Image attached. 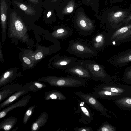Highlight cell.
<instances>
[{
  "label": "cell",
  "mask_w": 131,
  "mask_h": 131,
  "mask_svg": "<svg viewBox=\"0 0 131 131\" xmlns=\"http://www.w3.org/2000/svg\"><path fill=\"white\" fill-rule=\"evenodd\" d=\"M12 5L21 17L26 24L32 23L41 16L42 5H34L23 0H11Z\"/></svg>",
  "instance_id": "6da1fadb"
},
{
  "label": "cell",
  "mask_w": 131,
  "mask_h": 131,
  "mask_svg": "<svg viewBox=\"0 0 131 131\" xmlns=\"http://www.w3.org/2000/svg\"><path fill=\"white\" fill-rule=\"evenodd\" d=\"M8 32L11 37L17 38L24 42H28L26 24L14 9H10L8 13Z\"/></svg>",
  "instance_id": "7a4b0ae2"
},
{
  "label": "cell",
  "mask_w": 131,
  "mask_h": 131,
  "mask_svg": "<svg viewBox=\"0 0 131 131\" xmlns=\"http://www.w3.org/2000/svg\"><path fill=\"white\" fill-rule=\"evenodd\" d=\"M38 80L47 82L52 86L62 87L83 86L86 84L83 79L73 76H46L39 79Z\"/></svg>",
  "instance_id": "3957f363"
},
{
  "label": "cell",
  "mask_w": 131,
  "mask_h": 131,
  "mask_svg": "<svg viewBox=\"0 0 131 131\" xmlns=\"http://www.w3.org/2000/svg\"><path fill=\"white\" fill-rule=\"evenodd\" d=\"M70 53L82 58H90L98 55L97 51L81 41L71 42L67 49Z\"/></svg>",
  "instance_id": "277c9868"
},
{
  "label": "cell",
  "mask_w": 131,
  "mask_h": 131,
  "mask_svg": "<svg viewBox=\"0 0 131 131\" xmlns=\"http://www.w3.org/2000/svg\"><path fill=\"white\" fill-rule=\"evenodd\" d=\"M81 61L89 72L92 79L105 83H110L112 80L113 77L107 74L103 67L101 65L93 60Z\"/></svg>",
  "instance_id": "5b68a950"
},
{
  "label": "cell",
  "mask_w": 131,
  "mask_h": 131,
  "mask_svg": "<svg viewBox=\"0 0 131 131\" xmlns=\"http://www.w3.org/2000/svg\"><path fill=\"white\" fill-rule=\"evenodd\" d=\"M75 94L81 100L84 101L91 107L100 112L106 117L110 118L111 116L108 115V112L117 118V116L114 113L108 110L103 106L98 100L97 99L90 93H84L82 92L76 91Z\"/></svg>",
  "instance_id": "8992f818"
},
{
  "label": "cell",
  "mask_w": 131,
  "mask_h": 131,
  "mask_svg": "<svg viewBox=\"0 0 131 131\" xmlns=\"http://www.w3.org/2000/svg\"><path fill=\"white\" fill-rule=\"evenodd\" d=\"M12 5L11 0H0V13L2 33V41L4 43L6 39L8 14Z\"/></svg>",
  "instance_id": "52a82bcc"
},
{
  "label": "cell",
  "mask_w": 131,
  "mask_h": 131,
  "mask_svg": "<svg viewBox=\"0 0 131 131\" xmlns=\"http://www.w3.org/2000/svg\"><path fill=\"white\" fill-rule=\"evenodd\" d=\"M65 70L68 73L82 79H92L89 72L81 60H77Z\"/></svg>",
  "instance_id": "ba28073f"
},
{
  "label": "cell",
  "mask_w": 131,
  "mask_h": 131,
  "mask_svg": "<svg viewBox=\"0 0 131 131\" xmlns=\"http://www.w3.org/2000/svg\"><path fill=\"white\" fill-rule=\"evenodd\" d=\"M86 104L82 100L79 101L75 113L81 115L79 122L84 124H88L94 118V115L87 106Z\"/></svg>",
  "instance_id": "9c48e42d"
},
{
  "label": "cell",
  "mask_w": 131,
  "mask_h": 131,
  "mask_svg": "<svg viewBox=\"0 0 131 131\" xmlns=\"http://www.w3.org/2000/svg\"><path fill=\"white\" fill-rule=\"evenodd\" d=\"M109 61L115 67H123L127 65L131 62V48L113 56Z\"/></svg>",
  "instance_id": "30bf717a"
},
{
  "label": "cell",
  "mask_w": 131,
  "mask_h": 131,
  "mask_svg": "<svg viewBox=\"0 0 131 131\" xmlns=\"http://www.w3.org/2000/svg\"><path fill=\"white\" fill-rule=\"evenodd\" d=\"M99 89L112 92L131 96V86L108 83H102L96 86Z\"/></svg>",
  "instance_id": "8fae6325"
},
{
  "label": "cell",
  "mask_w": 131,
  "mask_h": 131,
  "mask_svg": "<svg viewBox=\"0 0 131 131\" xmlns=\"http://www.w3.org/2000/svg\"><path fill=\"white\" fill-rule=\"evenodd\" d=\"M111 44L109 33H100L93 39L92 42L93 48L96 51L103 50L107 46Z\"/></svg>",
  "instance_id": "7c38bea8"
},
{
  "label": "cell",
  "mask_w": 131,
  "mask_h": 131,
  "mask_svg": "<svg viewBox=\"0 0 131 131\" xmlns=\"http://www.w3.org/2000/svg\"><path fill=\"white\" fill-rule=\"evenodd\" d=\"M93 89L94 91L91 93L97 99L113 101L123 97L127 96L124 94L100 89L96 87L93 88Z\"/></svg>",
  "instance_id": "4fadbf2b"
},
{
  "label": "cell",
  "mask_w": 131,
  "mask_h": 131,
  "mask_svg": "<svg viewBox=\"0 0 131 131\" xmlns=\"http://www.w3.org/2000/svg\"><path fill=\"white\" fill-rule=\"evenodd\" d=\"M23 86L20 84L14 83L6 85L0 88V102L21 89Z\"/></svg>",
  "instance_id": "5bb4252c"
},
{
  "label": "cell",
  "mask_w": 131,
  "mask_h": 131,
  "mask_svg": "<svg viewBox=\"0 0 131 131\" xmlns=\"http://www.w3.org/2000/svg\"><path fill=\"white\" fill-rule=\"evenodd\" d=\"M31 97L30 95H27L14 104L7 107L0 112V118L5 117L8 113L19 107H25L29 103Z\"/></svg>",
  "instance_id": "9a60e30c"
},
{
  "label": "cell",
  "mask_w": 131,
  "mask_h": 131,
  "mask_svg": "<svg viewBox=\"0 0 131 131\" xmlns=\"http://www.w3.org/2000/svg\"><path fill=\"white\" fill-rule=\"evenodd\" d=\"M29 90L25 85L22 88L17 91L6 99L0 104V109L8 106L13 102L27 93Z\"/></svg>",
  "instance_id": "2e32d148"
},
{
  "label": "cell",
  "mask_w": 131,
  "mask_h": 131,
  "mask_svg": "<svg viewBox=\"0 0 131 131\" xmlns=\"http://www.w3.org/2000/svg\"><path fill=\"white\" fill-rule=\"evenodd\" d=\"M18 68L10 69L6 71L0 77V87L6 85L14 80L18 75Z\"/></svg>",
  "instance_id": "e0dca14e"
},
{
  "label": "cell",
  "mask_w": 131,
  "mask_h": 131,
  "mask_svg": "<svg viewBox=\"0 0 131 131\" xmlns=\"http://www.w3.org/2000/svg\"><path fill=\"white\" fill-rule=\"evenodd\" d=\"M77 61L76 58L73 57L61 56L57 60L54 65L59 69H66Z\"/></svg>",
  "instance_id": "ac0fdd59"
},
{
  "label": "cell",
  "mask_w": 131,
  "mask_h": 131,
  "mask_svg": "<svg viewBox=\"0 0 131 131\" xmlns=\"http://www.w3.org/2000/svg\"><path fill=\"white\" fill-rule=\"evenodd\" d=\"M128 13V12L124 11H118L113 13L112 14L111 20L113 24L112 27L116 29L120 27V22L124 21Z\"/></svg>",
  "instance_id": "d6986e66"
},
{
  "label": "cell",
  "mask_w": 131,
  "mask_h": 131,
  "mask_svg": "<svg viewBox=\"0 0 131 131\" xmlns=\"http://www.w3.org/2000/svg\"><path fill=\"white\" fill-rule=\"evenodd\" d=\"M48 118V114L47 113L45 112H42L38 118L32 124L30 130L38 131L46 124Z\"/></svg>",
  "instance_id": "ffe728a7"
},
{
  "label": "cell",
  "mask_w": 131,
  "mask_h": 131,
  "mask_svg": "<svg viewBox=\"0 0 131 131\" xmlns=\"http://www.w3.org/2000/svg\"><path fill=\"white\" fill-rule=\"evenodd\" d=\"M118 107L124 110L131 111V96L123 97L113 101Z\"/></svg>",
  "instance_id": "44dd1931"
},
{
  "label": "cell",
  "mask_w": 131,
  "mask_h": 131,
  "mask_svg": "<svg viewBox=\"0 0 131 131\" xmlns=\"http://www.w3.org/2000/svg\"><path fill=\"white\" fill-rule=\"evenodd\" d=\"M44 99L46 101L51 99L63 100L67 99V97L59 91L52 90L45 93Z\"/></svg>",
  "instance_id": "7402d4cb"
},
{
  "label": "cell",
  "mask_w": 131,
  "mask_h": 131,
  "mask_svg": "<svg viewBox=\"0 0 131 131\" xmlns=\"http://www.w3.org/2000/svg\"><path fill=\"white\" fill-rule=\"evenodd\" d=\"M18 121L15 117L10 116L8 117L0 122V129L8 131L12 129Z\"/></svg>",
  "instance_id": "603a6c76"
},
{
  "label": "cell",
  "mask_w": 131,
  "mask_h": 131,
  "mask_svg": "<svg viewBox=\"0 0 131 131\" xmlns=\"http://www.w3.org/2000/svg\"><path fill=\"white\" fill-rule=\"evenodd\" d=\"M131 29V23L116 29L112 33H109L112 42L115 39Z\"/></svg>",
  "instance_id": "cb8c5ba5"
},
{
  "label": "cell",
  "mask_w": 131,
  "mask_h": 131,
  "mask_svg": "<svg viewBox=\"0 0 131 131\" xmlns=\"http://www.w3.org/2000/svg\"><path fill=\"white\" fill-rule=\"evenodd\" d=\"M25 85L29 91L35 93L47 87V85L44 83L37 81H31L27 83Z\"/></svg>",
  "instance_id": "d4e9b609"
},
{
  "label": "cell",
  "mask_w": 131,
  "mask_h": 131,
  "mask_svg": "<svg viewBox=\"0 0 131 131\" xmlns=\"http://www.w3.org/2000/svg\"><path fill=\"white\" fill-rule=\"evenodd\" d=\"M131 41V29L126 33L118 37L112 42L115 44H119Z\"/></svg>",
  "instance_id": "484cf974"
},
{
  "label": "cell",
  "mask_w": 131,
  "mask_h": 131,
  "mask_svg": "<svg viewBox=\"0 0 131 131\" xmlns=\"http://www.w3.org/2000/svg\"><path fill=\"white\" fill-rule=\"evenodd\" d=\"M117 129L114 126L108 122L105 121L103 122L97 130V131H116Z\"/></svg>",
  "instance_id": "4316f807"
},
{
  "label": "cell",
  "mask_w": 131,
  "mask_h": 131,
  "mask_svg": "<svg viewBox=\"0 0 131 131\" xmlns=\"http://www.w3.org/2000/svg\"><path fill=\"white\" fill-rule=\"evenodd\" d=\"M36 106L34 105L30 106L26 111L23 119V122L25 124L27 123L32 115Z\"/></svg>",
  "instance_id": "83f0119b"
},
{
  "label": "cell",
  "mask_w": 131,
  "mask_h": 131,
  "mask_svg": "<svg viewBox=\"0 0 131 131\" xmlns=\"http://www.w3.org/2000/svg\"><path fill=\"white\" fill-rule=\"evenodd\" d=\"M122 79L127 83L131 85V67H128L124 69Z\"/></svg>",
  "instance_id": "f1b7e54d"
},
{
  "label": "cell",
  "mask_w": 131,
  "mask_h": 131,
  "mask_svg": "<svg viewBox=\"0 0 131 131\" xmlns=\"http://www.w3.org/2000/svg\"><path fill=\"white\" fill-rule=\"evenodd\" d=\"M66 31L62 28L58 29L56 30L53 32L52 33V35L56 38H64L65 36H68L70 34L65 32Z\"/></svg>",
  "instance_id": "f546056e"
},
{
  "label": "cell",
  "mask_w": 131,
  "mask_h": 131,
  "mask_svg": "<svg viewBox=\"0 0 131 131\" xmlns=\"http://www.w3.org/2000/svg\"><path fill=\"white\" fill-rule=\"evenodd\" d=\"M53 10L45 9L43 12V18L46 22L50 21L53 17Z\"/></svg>",
  "instance_id": "4dcf8cb0"
},
{
  "label": "cell",
  "mask_w": 131,
  "mask_h": 131,
  "mask_svg": "<svg viewBox=\"0 0 131 131\" xmlns=\"http://www.w3.org/2000/svg\"><path fill=\"white\" fill-rule=\"evenodd\" d=\"M74 130L75 131H92L93 130L90 127H75Z\"/></svg>",
  "instance_id": "1f68e13d"
},
{
  "label": "cell",
  "mask_w": 131,
  "mask_h": 131,
  "mask_svg": "<svg viewBox=\"0 0 131 131\" xmlns=\"http://www.w3.org/2000/svg\"><path fill=\"white\" fill-rule=\"evenodd\" d=\"M29 3L34 5L40 4H43L42 0H26Z\"/></svg>",
  "instance_id": "d6a6232c"
},
{
  "label": "cell",
  "mask_w": 131,
  "mask_h": 131,
  "mask_svg": "<svg viewBox=\"0 0 131 131\" xmlns=\"http://www.w3.org/2000/svg\"><path fill=\"white\" fill-rule=\"evenodd\" d=\"M23 60L24 63L30 67L33 66V64L30 60L27 57L24 56L23 58Z\"/></svg>",
  "instance_id": "836d02e7"
},
{
  "label": "cell",
  "mask_w": 131,
  "mask_h": 131,
  "mask_svg": "<svg viewBox=\"0 0 131 131\" xmlns=\"http://www.w3.org/2000/svg\"><path fill=\"white\" fill-rule=\"evenodd\" d=\"M43 56V55L42 53L40 52H38L35 54L34 59L35 60H39L42 58Z\"/></svg>",
  "instance_id": "e575fe53"
},
{
  "label": "cell",
  "mask_w": 131,
  "mask_h": 131,
  "mask_svg": "<svg viewBox=\"0 0 131 131\" xmlns=\"http://www.w3.org/2000/svg\"><path fill=\"white\" fill-rule=\"evenodd\" d=\"M130 21H131V15L127 18L125 19L123 21V22L128 24Z\"/></svg>",
  "instance_id": "d590c367"
},
{
  "label": "cell",
  "mask_w": 131,
  "mask_h": 131,
  "mask_svg": "<svg viewBox=\"0 0 131 131\" xmlns=\"http://www.w3.org/2000/svg\"><path fill=\"white\" fill-rule=\"evenodd\" d=\"M0 60L1 62H3V58L2 53V47L1 45V43H0Z\"/></svg>",
  "instance_id": "8d00e7d4"
},
{
  "label": "cell",
  "mask_w": 131,
  "mask_h": 131,
  "mask_svg": "<svg viewBox=\"0 0 131 131\" xmlns=\"http://www.w3.org/2000/svg\"><path fill=\"white\" fill-rule=\"evenodd\" d=\"M80 24L83 27H85L86 25V23H85V21L83 20H82L80 21Z\"/></svg>",
  "instance_id": "74e56055"
},
{
  "label": "cell",
  "mask_w": 131,
  "mask_h": 131,
  "mask_svg": "<svg viewBox=\"0 0 131 131\" xmlns=\"http://www.w3.org/2000/svg\"><path fill=\"white\" fill-rule=\"evenodd\" d=\"M73 8L72 7H70L67 8V11L68 12L71 13L72 12L73 10Z\"/></svg>",
  "instance_id": "f35d334b"
},
{
  "label": "cell",
  "mask_w": 131,
  "mask_h": 131,
  "mask_svg": "<svg viewBox=\"0 0 131 131\" xmlns=\"http://www.w3.org/2000/svg\"><path fill=\"white\" fill-rule=\"evenodd\" d=\"M129 67H131V64L130 66Z\"/></svg>",
  "instance_id": "ab89813d"
}]
</instances>
